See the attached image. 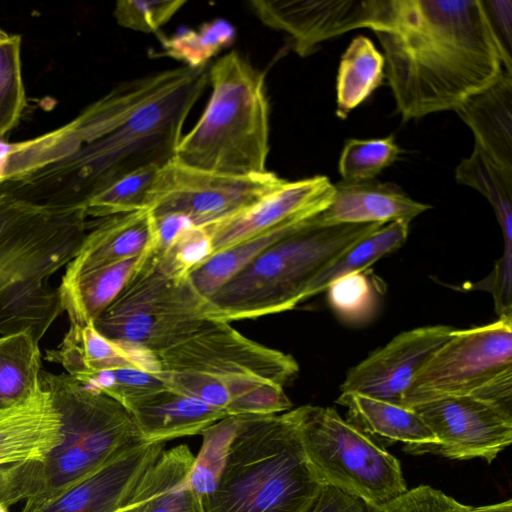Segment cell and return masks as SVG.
<instances>
[{
    "label": "cell",
    "mask_w": 512,
    "mask_h": 512,
    "mask_svg": "<svg viewBox=\"0 0 512 512\" xmlns=\"http://www.w3.org/2000/svg\"><path fill=\"white\" fill-rule=\"evenodd\" d=\"M326 290L328 303L338 317L355 324L373 316L383 289L367 269L334 280Z\"/></svg>",
    "instance_id": "836d02e7"
},
{
    "label": "cell",
    "mask_w": 512,
    "mask_h": 512,
    "mask_svg": "<svg viewBox=\"0 0 512 512\" xmlns=\"http://www.w3.org/2000/svg\"><path fill=\"white\" fill-rule=\"evenodd\" d=\"M437 439L432 454L491 463L512 441V416L471 395L411 407Z\"/></svg>",
    "instance_id": "5bb4252c"
},
{
    "label": "cell",
    "mask_w": 512,
    "mask_h": 512,
    "mask_svg": "<svg viewBox=\"0 0 512 512\" xmlns=\"http://www.w3.org/2000/svg\"><path fill=\"white\" fill-rule=\"evenodd\" d=\"M453 330L450 326L433 325L398 334L348 371L340 386L341 393L401 405L403 394L417 372Z\"/></svg>",
    "instance_id": "9a60e30c"
},
{
    "label": "cell",
    "mask_w": 512,
    "mask_h": 512,
    "mask_svg": "<svg viewBox=\"0 0 512 512\" xmlns=\"http://www.w3.org/2000/svg\"><path fill=\"white\" fill-rule=\"evenodd\" d=\"M374 33L403 121L455 111L505 71L481 0H391Z\"/></svg>",
    "instance_id": "7a4b0ae2"
},
{
    "label": "cell",
    "mask_w": 512,
    "mask_h": 512,
    "mask_svg": "<svg viewBox=\"0 0 512 512\" xmlns=\"http://www.w3.org/2000/svg\"><path fill=\"white\" fill-rule=\"evenodd\" d=\"M316 216L264 250L206 299L207 317L229 323L294 309L319 275L385 225L324 226Z\"/></svg>",
    "instance_id": "5b68a950"
},
{
    "label": "cell",
    "mask_w": 512,
    "mask_h": 512,
    "mask_svg": "<svg viewBox=\"0 0 512 512\" xmlns=\"http://www.w3.org/2000/svg\"><path fill=\"white\" fill-rule=\"evenodd\" d=\"M164 443H133L90 476L33 512H126L128 501Z\"/></svg>",
    "instance_id": "e0dca14e"
},
{
    "label": "cell",
    "mask_w": 512,
    "mask_h": 512,
    "mask_svg": "<svg viewBox=\"0 0 512 512\" xmlns=\"http://www.w3.org/2000/svg\"><path fill=\"white\" fill-rule=\"evenodd\" d=\"M146 252L89 271L72 280H61L57 287L59 299L70 325L84 326L93 323L124 288Z\"/></svg>",
    "instance_id": "d4e9b609"
},
{
    "label": "cell",
    "mask_w": 512,
    "mask_h": 512,
    "mask_svg": "<svg viewBox=\"0 0 512 512\" xmlns=\"http://www.w3.org/2000/svg\"><path fill=\"white\" fill-rule=\"evenodd\" d=\"M25 463L0 467V502L9 507L26 499Z\"/></svg>",
    "instance_id": "7bdbcfd3"
},
{
    "label": "cell",
    "mask_w": 512,
    "mask_h": 512,
    "mask_svg": "<svg viewBox=\"0 0 512 512\" xmlns=\"http://www.w3.org/2000/svg\"><path fill=\"white\" fill-rule=\"evenodd\" d=\"M250 6L260 21L287 33L301 57L318 45L358 28L386 29L391 0H254Z\"/></svg>",
    "instance_id": "4fadbf2b"
},
{
    "label": "cell",
    "mask_w": 512,
    "mask_h": 512,
    "mask_svg": "<svg viewBox=\"0 0 512 512\" xmlns=\"http://www.w3.org/2000/svg\"><path fill=\"white\" fill-rule=\"evenodd\" d=\"M62 421V440L41 462H26L21 512H33L97 471L127 446L143 441L128 410L67 373L42 370Z\"/></svg>",
    "instance_id": "8992f818"
},
{
    "label": "cell",
    "mask_w": 512,
    "mask_h": 512,
    "mask_svg": "<svg viewBox=\"0 0 512 512\" xmlns=\"http://www.w3.org/2000/svg\"><path fill=\"white\" fill-rule=\"evenodd\" d=\"M209 320L206 300L188 278L167 274L152 247L93 324L114 343L138 344L158 353L186 340Z\"/></svg>",
    "instance_id": "9c48e42d"
},
{
    "label": "cell",
    "mask_w": 512,
    "mask_h": 512,
    "mask_svg": "<svg viewBox=\"0 0 512 512\" xmlns=\"http://www.w3.org/2000/svg\"><path fill=\"white\" fill-rule=\"evenodd\" d=\"M185 3L183 0H119L113 15L124 28L152 33L171 20Z\"/></svg>",
    "instance_id": "f35d334b"
},
{
    "label": "cell",
    "mask_w": 512,
    "mask_h": 512,
    "mask_svg": "<svg viewBox=\"0 0 512 512\" xmlns=\"http://www.w3.org/2000/svg\"><path fill=\"white\" fill-rule=\"evenodd\" d=\"M431 206L409 197L399 186L376 180L334 184L329 205L317 216L320 225L387 224L412 221Z\"/></svg>",
    "instance_id": "ffe728a7"
},
{
    "label": "cell",
    "mask_w": 512,
    "mask_h": 512,
    "mask_svg": "<svg viewBox=\"0 0 512 512\" xmlns=\"http://www.w3.org/2000/svg\"><path fill=\"white\" fill-rule=\"evenodd\" d=\"M45 358L60 364L71 377L124 366L135 367L121 349L103 336L93 323L70 325L61 343L55 349L46 351Z\"/></svg>",
    "instance_id": "f1b7e54d"
},
{
    "label": "cell",
    "mask_w": 512,
    "mask_h": 512,
    "mask_svg": "<svg viewBox=\"0 0 512 512\" xmlns=\"http://www.w3.org/2000/svg\"><path fill=\"white\" fill-rule=\"evenodd\" d=\"M194 459L186 444L163 450L135 488L126 512H205L191 484Z\"/></svg>",
    "instance_id": "7402d4cb"
},
{
    "label": "cell",
    "mask_w": 512,
    "mask_h": 512,
    "mask_svg": "<svg viewBox=\"0 0 512 512\" xmlns=\"http://www.w3.org/2000/svg\"><path fill=\"white\" fill-rule=\"evenodd\" d=\"M154 251L165 252L187 229L195 224L185 215L169 213L154 216Z\"/></svg>",
    "instance_id": "60d3db41"
},
{
    "label": "cell",
    "mask_w": 512,
    "mask_h": 512,
    "mask_svg": "<svg viewBox=\"0 0 512 512\" xmlns=\"http://www.w3.org/2000/svg\"><path fill=\"white\" fill-rule=\"evenodd\" d=\"M236 31L226 20L217 18L203 23L199 29H183L161 40L158 55L180 61L184 66L198 68L207 65L210 58L231 46Z\"/></svg>",
    "instance_id": "1f68e13d"
},
{
    "label": "cell",
    "mask_w": 512,
    "mask_h": 512,
    "mask_svg": "<svg viewBox=\"0 0 512 512\" xmlns=\"http://www.w3.org/2000/svg\"><path fill=\"white\" fill-rule=\"evenodd\" d=\"M209 80V101L181 137L175 159L231 175L267 172L269 105L264 73L231 51L210 67Z\"/></svg>",
    "instance_id": "52a82bcc"
},
{
    "label": "cell",
    "mask_w": 512,
    "mask_h": 512,
    "mask_svg": "<svg viewBox=\"0 0 512 512\" xmlns=\"http://www.w3.org/2000/svg\"><path fill=\"white\" fill-rule=\"evenodd\" d=\"M402 153L393 135L382 138L348 139L338 163L344 182H363L375 178Z\"/></svg>",
    "instance_id": "d6a6232c"
},
{
    "label": "cell",
    "mask_w": 512,
    "mask_h": 512,
    "mask_svg": "<svg viewBox=\"0 0 512 512\" xmlns=\"http://www.w3.org/2000/svg\"><path fill=\"white\" fill-rule=\"evenodd\" d=\"M158 169L142 168L117 180L86 203V216L101 219L147 208Z\"/></svg>",
    "instance_id": "e575fe53"
},
{
    "label": "cell",
    "mask_w": 512,
    "mask_h": 512,
    "mask_svg": "<svg viewBox=\"0 0 512 512\" xmlns=\"http://www.w3.org/2000/svg\"><path fill=\"white\" fill-rule=\"evenodd\" d=\"M492 31L500 46L505 72L512 74V1L481 0Z\"/></svg>",
    "instance_id": "ab89813d"
},
{
    "label": "cell",
    "mask_w": 512,
    "mask_h": 512,
    "mask_svg": "<svg viewBox=\"0 0 512 512\" xmlns=\"http://www.w3.org/2000/svg\"><path fill=\"white\" fill-rule=\"evenodd\" d=\"M308 512H368V507L355 496L333 486L323 485Z\"/></svg>",
    "instance_id": "b9f144b4"
},
{
    "label": "cell",
    "mask_w": 512,
    "mask_h": 512,
    "mask_svg": "<svg viewBox=\"0 0 512 512\" xmlns=\"http://www.w3.org/2000/svg\"><path fill=\"white\" fill-rule=\"evenodd\" d=\"M0 512H9V506L5 503L0 502Z\"/></svg>",
    "instance_id": "bcb514c9"
},
{
    "label": "cell",
    "mask_w": 512,
    "mask_h": 512,
    "mask_svg": "<svg viewBox=\"0 0 512 512\" xmlns=\"http://www.w3.org/2000/svg\"><path fill=\"white\" fill-rule=\"evenodd\" d=\"M61 440V415L43 385L30 399L0 409V467L41 462Z\"/></svg>",
    "instance_id": "ac0fdd59"
},
{
    "label": "cell",
    "mask_w": 512,
    "mask_h": 512,
    "mask_svg": "<svg viewBox=\"0 0 512 512\" xmlns=\"http://www.w3.org/2000/svg\"><path fill=\"white\" fill-rule=\"evenodd\" d=\"M154 247V217L145 208L101 218L91 228L75 257L67 264L63 281L121 262Z\"/></svg>",
    "instance_id": "d6986e66"
},
{
    "label": "cell",
    "mask_w": 512,
    "mask_h": 512,
    "mask_svg": "<svg viewBox=\"0 0 512 512\" xmlns=\"http://www.w3.org/2000/svg\"><path fill=\"white\" fill-rule=\"evenodd\" d=\"M458 183L481 193L491 204L504 239L503 254L512 255V173L474 146L455 170Z\"/></svg>",
    "instance_id": "f546056e"
},
{
    "label": "cell",
    "mask_w": 512,
    "mask_h": 512,
    "mask_svg": "<svg viewBox=\"0 0 512 512\" xmlns=\"http://www.w3.org/2000/svg\"><path fill=\"white\" fill-rule=\"evenodd\" d=\"M155 354L161 371L196 373L220 384L230 399L228 416L235 417L243 415L260 388L283 387L299 371L291 355L247 338L228 322L212 319L186 340Z\"/></svg>",
    "instance_id": "30bf717a"
},
{
    "label": "cell",
    "mask_w": 512,
    "mask_h": 512,
    "mask_svg": "<svg viewBox=\"0 0 512 512\" xmlns=\"http://www.w3.org/2000/svg\"><path fill=\"white\" fill-rule=\"evenodd\" d=\"M11 34L7 33L0 27V44L7 41L10 38Z\"/></svg>",
    "instance_id": "f6af8a7d"
},
{
    "label": "cell",
    "mask_w": 512,
    "mask_h": 512,
    "mask_svg": "<svg viewBox=\"0 0 512 512\" xmlns=\"http://www.w3.org/2000/svg\"><path fill=\"white\" fill-rule=\"evenodd\" d=\"M287 180L277 174L231 175L172 159L157 171L147 208L154 216L179 213L206 226L257 202Z\"/></svg>",
    "instance_id": "7c38bea8"
},
{
    "label": "cell",
    "mask_w": 512,
    "mask_h": 512,
    "mask_svg": "<svg viewBox=\"0 0 512 512\" xmlns=\"http://www.w3.org/2000/svg\"><path fill=\"white\" fill-rule=\"evenodd\" d=\"M409 220H396L373 231L341 256L308 287L304 301L323 292L334 280L367 270L383 256L400 248L409 233Z\"/></svg>",
    "instance_id": "4dcf8cb0"
},
{
    "label": "cell",
    "mask_w": 512,
    "mask_h": 512,
    "mask_svg": "<svg viewBox=\"0 0 512 512\" xmlns=\"http://www.w3.org/2000/svg\"><path fill=\"white\" fill-rule=\"evenodd\" d=\"M84 208H51L0 192V334L38 342L63 312L51 276L77 254L87 232Z\"/></svg>",
    "instance_id": "3957f363"
},
{
    "label": "cell",
    "mask_w": 512,
    "mask_h": 512,
    "mask_svg": "<svg viewBox=\"0 0 512 512\" xmlns=\"http://www.w3.org/2000/svg\"><path fill=\"white\" fill-rule=\"evenodd\" d=\"M236 424V417L229 416L201 432L203 442L199 454L195 456L190 476L192 487L201 499L216 487Z\"/></svg>",
    "instance_id": "d590c367"
},
{
    "label": "cell",
    "mask_w": 512,
    "mask_h": 512,
    "mask_svg": "<svg viewBox=\"0 0 512 512\" xmlns=\"http://www.w3.org/2000/svg\"><path fill=\"white\" fill-rule=\"evenodd\" d=\"M288 412L307 461L323 485L373 508L407 492L400 461L335 409L303 405Z\"/></svg>",
    "instance_id": "ba28073f"
},
{
    "label": "cell",
    "mask_w": 512,
    "mask_h": 512,
    "mask_svg": "<svg viewBox=\"0 0 512 512\" xmlns=\"http://www.w3.org/2000/svg\"><path fill=\"white\" fill-rule=\"evenodd\" d=\"M336 403L348 409L347 421L386 448L397 442L412 455L433 453L437 439L411 408L355 393H341Z\"/></svg>",
    "instance_id": "603a6c76"
},
{
    "label": "cell",
    "mask_w": 512,
    "mask_h": 512,
    "mask_svg": "<svg viewBox=\"0 0 512 512\" xmlns=\"http://www.w3.org/2000/svg\"><path fill=\"white\" fill-rule=\"evenodd\" d=\"M154 248V247H153ZM159 266L169 275L186 279L212 254L211 239L202 226H192L163 253H156Z\"/></svg>",
    "instance_id": "74e56055"
},
{
    "label": "cell",
    "mask_w": 512,
    "mask_h": 512,
    "mask_svg": "<svg viewBox=\"0 0 512 512\" xmlns=\"http://www.w3.org/2000/svg\"><path fill=\"white\" fill-rule=\"evenodd\" d=\"M25 106L21 37L11 35L0 44V138L15 128Z\"/></svg>",
    "instance_id": "8d00e7d4"
},
{
    "label": "cell",
    "mask_w": 512,
    "mask_h": 512,
    "mask_svg": "<svg viewBox=\"0 0 512 512\" xmlns=\"http://www.w3.org/2000/svg\"><path fill=\"white\" fill-rule=\"evenodd\" d=\"M124 407L141 439L150 443L201 434L209 426L229 417L222 409L168 387L132 400Z\"/></svg>",
    "instance_id": "44dd1931"
},
{
    "label": "cell",
    "mask_w": 512,
    "mask_h": 512,
    "mask_svg": "<svg viewBox=\"0 0 512 512\" xmlns=\"http://www.w3.org/2000/svg\"><path fill=\"white\" fill-rule=\"evenodd\" d=\"M334 194L324 175L286 181L281 187L240 211L205 228L213 254L284 223L322 212Z\"/></svg>",
    "instance_id": "2e32d148"
},
{
    "label": "cell",
    "mask_w": 512,
    "mask_h": 512,
    "mask_svg": "<svg viewBox=\"0 0 512 512\" xmlns=\"http://www.w3.org/2000/svg\"><path fill=\"white\" fill-rule=\"evenodd\" d=\"M39 343L28 332L0 336V409L20 404L41 390Z\"/></svg>",
    "instance_id": "83f0119b"
},
{
    "label": "cell",
    "mask_w": 512,
    "mask_h": 512,
    "mask_svg": "<svg viewBox=\"0 0 512 512\" xmlns=\"http://www.w3.org/2000/svg\"><path fill=\"white\" fill-rule=\"evenodd\" d=\"M512 371V317L453 330L417 372L401 405L471 395L499 375Z\"/></svg>",
    "instance_id": "8fae6325"
},
{
    "label": "cell",
    "mask_w": 512,
    "mask_h": 512,
    "mask_svg": "<svg viewBox=\"0 0 512 512\" xmlns=\"http://www.w3.org/2000/svg\"><path fill=\"white\" fill-rule=\"evenodd\" d=\"M455 111L471 129L474 146L512 173V74L504 71Z\"/></svg>",
    "instance_id": "cb8c5ba5"
},
{
    "label": "cell",
    "mask_w": 512,
    "mask_h": 512,
    "mask_svg": "<svg viewBox=\"0 0 512 512\" xmlns=\"http://www.w3.org/2000/svg\"><path fill=\"white\" fill-rule=\"evenodd\" d=\"M441 512H512V500L508 499L495 504L474 507L462 504L450 497Z\"/></svg>",
    "instance_id": "ee69618b"
},
{
    "label": "cell",
    "mask_w": 512,
    "mask_h": 512,
    "mask_svg": "<svg viewBox=\"0 0 512 512\" xmlns=\"http://www.w3.org/2000/svg\"><path fill=\"white\" fill-rule=\"evenodd\" d=\"M315 216L284 223L212 254L188 275L190 284L202 298L208 299L264 250L302 228Z\"/></svg>",
    "instance_id": "484cf974"
},
{
    "label": "cell",
    "mask_w": 512,
    "mask_h": 512,
    "mask_svg": "<svg viewBox=\"0 0 512 512\" xmlns=\"http://www.w3.org/2000/svg\"><path fill=\"white\" fill-rule=\"evenodd\" d=\"M288 411L236 417L216 487L202 499L205 512L309 511L323 484Z\"/></svg>",
    "instance_id": "277c9868"
},
{
    "label": "cell",
    "mask_w": 512,
    "mask_h": 512,
    "mask_svg": "<svg viewBox=\"0 0 512 512\" xmlns=\"http://www.w3.org/2000/svg\"><path fill=\"white\" fill-rule=\"evenodd\" d=\"M208 65L125 81L63 126L3 146L0 192L51 208H84L122 177L175 158Z\"/></svg>",
    "instance_id": "6da1fadb"
},
{
    "label": "cell",
    "mask_w": 512,
    "mask_h": 512,
    "mask_svg": "<svg viewBox=\"0 0 512 512\" xmlns=\"http://www.w3.org/2000/svg\"><path fill=\"white\" fill-rule=\"evenodd\" d=\"M385 59L364 35L355 36L343 53L336 79V116L346 119L383 84Z\"/></svg>",
    "instance_id": "4316f807"
}]
</instances>
